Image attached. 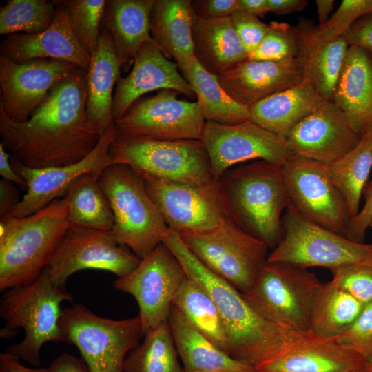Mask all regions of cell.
Returning <instances> with one entry per match:
<instances>
[{"instance_id": "11", "label": "cell", "mask_w": 372, "mask_h": 372, "mask_svg": "<svg viewBox=\"0 0 372 372\" xmlns=\"http://www.w3.org/2000/svg\"><path fill=\"white\" fill-rule=\"evenodd\" d=\"M179 234L204 266L242 293L253 287L267 260V245L227 216L210 231Z\"/></svg>"}, {"instance_id": "20", "label": "cell", "mask_w": 372, "mask_h": 372, "mask_svg": "<svg viewBox=\"0 0 372 372\" xmlns=\"http://www.w3.org/2000/svg\"><path fill=\"white\" fill-rule=\"evenodd\" d=\"M362 137L343 111L326 100L300 121L286 140L295 155L330 165L355 147Z\"/></svg>"}, {"instance_id": "15", "label": "cell", "mask_w": 372, "mask_h": 372, "mask_svg": "<svg viewBox=\"0 0 372 372\" xmlns=\"http://www.w3.org/2000/svg\"><path fill=\"white\" fill-rule=\"evenodd\" d=\"M179 94L163 89L136 101L114 122L118 134L158 141L200 140L206 121L198 104L178 99Z\"/></svg>"}, {"instance_id": "21", "label": "cell", "mask_w": 372, "mask_h": 372, "mask_svg": "<svg viewBox=\"0 0 372 372\" xmlns=\"http://www.w3.org/2000/svg\"><path fill=\"white\" fill-rule=\"evenodd\" d=\"M257 372H368L370 362L334 338L310 331L298 334L276 355L256 366Z\"/></svg>"}, {"instance_id": "27", "label": "cell", "mask_w": 372, "mask_h": 372, "mask_svg": "<svg viewBox=\"0 0 372 372\" xmlns=\"http://www.w3.org/2000/svg\"><path fill=\"white\" fill-rule=\"evenodd\" d=\"M167 322L184 372H257L218 349L173 304Z\"/></svg>"}, {"instance_id": "19", "label": "cell", "mask_w": 372, "mask_h": 372, "mask_svg": "<svg viewBox=\"0 0 372 372\" xmlns=\"http://www.w3.org/2000/svg\"><path fill=\"white\" fill-rule=\"evenodd\" d=\"M118 135L114 122L102 134L94 149L81 161L65 166L34 169L26 167L11 157L14 170L26 183L27 192L10 216L24 217L43 209L64 196L69 186L79 176L92 173L101 177L114 164L110 147Z\"/></svg>"}, {"instance_id": "16", "label": "cell", "mask_w": 372, "mask_h": 372, "mask_svg": "<svg viewBox=\"0 0 372 372\" xmlns=\"http://www.w3.org/2000/svg\"><path fill=\"white\" fill-rule=\"evenodd\" d=\"M200 141L216 179L244 163L262 160L283 165L295 156L285 138L250 120L236 125L206 121Z\"/></svg>"}, {"instance_id": "28", "label": "cell", "mask_w": 372, "mask_h": 372, "mask_svg": "<svg viewBox=\"0 0 372 372\" xmlns=\"http://www.w3.org/2000/svg\"><path fill=\"white\" fill-rule=\"evenodd\" d=\"M197 19L190 0H154L150 14L151 38L178 68L194 57L192 34Z\"/></svg>"}, {"instance_id": "29", "label": "cell", "mask_w": 372, "mask_h": 372, "mask_svg": "<svg viewBox=\"0 0 372 372\" xmlns=\"http://www.w3.org/2000/svg\"><path fill=\"white\" fill-rule=\"evenodd\" d=\"M121 68L112 38L104 29L86 73L87 115L103 134L114 123L113 90L120 78Z\"/></svg>"}, {"instance_id": "32", "label": "cell", "mask_w": 372, "mask_h": 372, "mask_svg": "<svg viewBox=\"0 0 372 372\" xmlns=\"http://www.w3.org/2000/svg\"><path fill=\"white\" fill-rule=\"evenodd\" d=\"M154 0L107 1L103 19L121 67L133 63L141 46L152 40L150 14Z\"/></svg>"}, {"instance_id": "34", "label": "cell", "mask_w": 372, "mask_h": 372, "mask_svg": "<svg viewBox=\"0 0 372 372\" xmlns=\"http://www.w3.org/2000/svg\"><path fill=\"white\" fill-rule=\"evenodd\" d=\"M99 178L96 174L86 173L69 186L63 198L68 203L70 227L112 229L113 213Z\"/></svg>"}, {"instance_id": "56", "label": "cell", "mask_w": 372, "mask_h": 372, "mask_svg": "<svg viewBox=\"0 0 372 372\" xmlns=\"http://www.w3.org/2000/svg\"><path fill=\"white\" fill-rule=\"evenodd\" d=\"M369 227L372 228V216H371L370 222H369Z\"/></svg>"}, {"instance_id": "14", "label": "cell", "mask_w": 372, "mask_h": 372, "mask_svg": "<svg viewBox=\"0 0 372 372\" xmlns=\"http://www.w3.org/2000/svg\"><path fill=\"white\" fill-rule=\"evenodd\" d=\"M140 261L118 242L112 231L70 227L46 269L52 284L66 290L68 279L78 271L105 270L122 278L135 269Z\"/></svg>"}, {"instance_id": "38", "label": "cell", "mask_w": 372, "mask_h": 372, "mask_svg": "<svg viewBox=\"0 0 372 372\" xmlns=\"http://www.w3.org/2000/svg\"><path fill=\"white\" fill-rule=\"evenodd\" d=\"M144 337L127 355L124 372H184L167 322Z\"/></svg>"}, {"instance_id": "54", "label": "cell", "mask_w": 372, "mask_h": 372, "mask_svg": "<svg viewBox=\"0 0 372 372\" xmlns=\"http://www.w3.org/2000/svg\"><path fill=\"white\" fill-rule=\"evenodd\" d=\"M238 10L258 17H262L269 12L267 0H238Z\"/></svg>"}, {"instance_id": "35", "label": "cell", "mask_w": 372, "mask_h": 372, "mask_svg": "<svg viewBox=\"0 0 372 372\" xmlns=\"http://www.w3.org/2000/svg\"><path fill=\"white\" fill-rule=\"evenodd\" d=\"M364 305L332 280L322 284L313 300L309 331L335 338L358 318Z\"/></svg>"}, {"instance_id": "18", "label": "cell", "mask_w": 372, "mask_h": 372, "mask_svg": "<svg viewBox=\"0 0 372 372\" xmlns=\"http://www.w3.org/2000/svg\"><path fill=\"white\" fill-rule=\"evenodd\" d=\"M79 68L62 60L17 63L0 55V109L14 121H28L50 90Z\"/></svg>"}, {"instance_id": "30", "label": "cell", "mask_w": 372, "mask_h": 372, "mask_svg": "<svg viewBox=\"0 0 372 372\" xmlns=\"http://www.w3.org/2000/svg\"><path fill=\"white\" fill-rule=\"evenodd\" d=\"M325 101L304 80L250 106V121L286 139L300 121Z\"/></svg>"}, {"instance_id": "41", "label": "cell", "mask_w": 372, "mask_h": 372, "mask_svg": "<svg viewBox=\"0 0 372 372\" xmlns=\"http://www.w3.org/2000/svg\"><path fill=\"white\" fill-rule=\"evenodd\" d=\"M298 29L287 23L272 21L258 46L247 55L251 61H289L297 59Z\"/></svg>"}, {"instance_id": "22", "label": "cell", "mask_w": 372, "mask_h": 372, "mask_svg": "<svg viewBox=\"0 0 372 372\" xmlns=\"http://www.w3.org/2000/svg\"><path fill=\"white\" fill-rule=\"evenodd\" d=\"M113 96V121L120 119L143 94L170 89L189 98L195 94L179 72L176 63L170 61L152 40L141 48L130 74L120 77Z\"/></svg>"}, {"instance_id": "4", "label": "cell", "mask_w": 372, "mask_h": 372, "mask_svg": "<svg viewBox=\"0 0 372 372\" xmlns=\"http://www.w3.org/2000/svg\"><path fill=\"white\" fill-rule=\"evenodd\" d=\"M66 200L24 217L0 218V291L28 285L47 267L69 229Z\"/></svg>"}, {"instance_id": "46", "label": "cell", "mask_w": 372, "mask_h": 372, "mask_svg": "<svg viewBox=\"0 0 372 372\" xmlns=\"http://www.w3.org/2000/svg\"><path fill=\"white\" fill-rule=\"evenodd\" d=\"M362 196L364 205L351 220L345 235L349 239L358 242H364L372 216V180H369L366 184L362 191Z\"/></svg>"}, {"instance_id": "43", "label": "cell", "mask_w": 372, "mask_h": 372, "mask_svg": "<svg viewBox=\"0 0 372 372\" xmlns=\"http://www.w3.org/2000/svg\"><path fill=\"white\" fill-rule=\"evenodd\" d=\"M339 344L372 362V302L365 305L353 322L334 338Z\"/></svg>"}, {"instance_id": "51", "label": "cell", "mask_w": 372, "mask_h": 372, "mask_svg": "<svg viewBox=\"0 0 372 372\" xmlns=\"http://www.w3.org/2000/svg\"><path fill=\"white\" fill-rule=\"evenodd\" d=\"M269 12L282 15L303 10L306 0H267Z\"/></svg>"}, {"instance_id": "48", "label": "cell", "mask_w": 372, "mask_h": 372, "mask_svg": "<svg viewBox=\"0 0 372 372\" xmlns=\"http://www.w3.org/2000/svg\"><path fill=\"white\" fill-rule=\"evenodd\" d=\"M349 46L372 52V11L358 19L342 36Z\"/></svg>"}, {"instance_id": "53", "label": "cell", "mask_w": 372, "mask_h": 372, "mask_svg": "<svg viewBox=\"0 0 372 372\" xmlns=\"http://www.w3.org/2000/svg\"><path fill=\"white\" fill-rule=\"evenodd\" d=\"M0 370L3 372H48V369L45 367L31 369L25 366L6 352L0 354Z\"/></svg>"}, {"instance_id": "25", "label": "cell", "mask_w": 372, "mask_h": 372, "mask_svg": "<svg viewBox=\"0 0 372 372\" xmlns=\"http://www.w3.org/2000/svg\"><path fill=\"white\" fill-rule=\"evenodd\" d=\"M296 28L299 34L297 59L304 80L325 100L333 101L349 46L342 37H320L316 26L307 19H302Z\"/></svg>"}, {"instance_id": "17", "label": "cell", "mask_w": 372, "mask_h": 372, "mask_svg": "<svg viewBox=\"0 0 372 372\" xmlns=\"http://www.w3.org/2000/svg\"><path fill=\"white\" fill-rule=\"evenodd\" d=\"M141 176L167 227L178 234L210 231L226 216L218 179L188 184Z\"/></svg>"}, {"instance_id": "58", "label": "cell", "mask_w": 372, "mask_h": 372, "mask_svg": "<svg viewBox=\"0 0 372 372\" xmlns=\"http://www.w3.org/2000/svg\"><path fill=\"white\" fill-rule=\"evenodd\" d=\"M0 372H3V371L0 370Z\"/></svg>"}, {"instance_id": "42", "label": "cell", "mask_w": 372, "mask_h": 372, "mask_svg": "<svg viewBox=\"0 0 372 372\" xmlns=\"http://www.w3.org/2000/svg\"><path fill=\"white\" fill-rule=\"evenodd\" d=\"M371 11L372 0H343L324 25L316 26V32L325 39L342 37L358 19Z\"/></svg>"}, {"instance_id": "9", "label": "cell", "mask_w": 372, "mask_h": 372, "mask_svg": "<svg viewBox=\"0 0 372 372\" xmlns=\"http://www.w3.org/2000/svg\"><path fill=\"white\" fill-rule=\"evenodd\" d=\"M110 154L114 164L127 165L141 176L188 184L215 179L200 140L158 141L118 134Z\"/></svg>"}, {"instance_id": "49", "label": "cell", "mask_w": 372, "mask_h": 372, "mask_svg": "<svg viewBox=\"0 0 372 372\" xmlns=\"http://www.w3.org/2000/svg\"><path fill=\"white\" fill-rule=\"evenodd\" d=\"M14 183L6 179L0 180V218L10 215L21 199Z\"/></svg>"}, {"instance_id": "12", "label": "cell", "mask_w": 372, "mask_h": 372, "mask_svg": "<svg viewBox=\"0 0 372 372\" xmlns=\"http://www.w3.org/2000/svg\"><path fill=\"white\" fill-rule=\"evenodd\" d=\"M187 278L180 261L163 242L113 287L132 295L137 302L142 335L167 322L173 300Z\"/></svg>"}, {"instance_id": "47", "label": "cell", "mask_w": 372, "mask_h": 372, "mask_svg": "<svg viewBox=\"0 0 372 372\" xmlns=\"http://www.w3.org/2000/svg\"><path fill=\"white\" fill-rule=\"evenodd\" d=\"M192 5L199 19L230 17L238 10V0H196Z\"/></svg>"}, {"instance_id": "5", "label": "cell", "mask_w": 372, "mask_h": 372, "mask_svg": "<svg viewBox=\"0 0 372 372\" xmlns=\"http://www.w3.org/2000/svg\"><path fill=\"white\" fill-rule=\"evenodd\" d=\"M66 290L54 286L46 268L33 282L3 292L0 300V316L6 322L0 337L10 339L22 328L25 338L8 347L6 353L32 366L41 364L40 351L48 342H64L59 320L61 304L72 301Z\"/></svg>"}, {"instance_id": "37", "label": "cell", "mask_w": 372, "mask_h": 372, "mask_svg": "<svg viewBox=\"0 0 372 372\" xmlns=\"http://www.w3.org/2000/svg\"><path fill=\"white\" fill-rule=\"evenodd\" d=\"M372 169V127L358 145L342 158L327 165L328 174L343 196L353 219L360 211L362 191Z\"/></svg>"}, {"instance_id": "52", "label": "cell", "mask_w": 372, "mask_h": 372, "mask_svg": "<svg viewBox=\"0 0 372 372\" xmlns=\"http://www.w3.org/2000/svg\"><path fill=\"white\" fill-rule=\"evenodd\" d=\"M0 174L3 179L17 184L21 187H26V183L13 169L10 161L9 154L2 144L0 143Z\"/></svg>"}, {"instance_id": "24", "label": "cell", "mask_w": 372, "mask_h": 372, "mask_svg": "<svg viewBox=\"0 0 372 372\" xmlns=\"http://www.w3.org/2000/svg\"><path fill=\"white\" fill-rule=\"evenodd\" d=\"M217 79L234 100L247 107L304 80L298 59L282 62L246 59Z\"/></svg>"}, {"instance_id": "13", "label": "cell", "mask_w": 372, "mask_h": 372, "mask_svg": "<svg viewBox=\"0 0 372 372\" xmlns=\"http://www.w3.org/2000/svg\"><path fill=\"white\" fill-rule=\"evenodd\" d=\"M282 169L289 205L313 223L345 236L352 218L327 165L295 155Z\"/></svg>"}, {"instance_id": "23", "label": "cell", "mask_w": 372, "mask_h": 372, "mask_svg": "<svg viewBox=\"0 0 372 372\" xmlns=\"http://www.w3.org/2000/svg\"><path fill=\"white\" fill-rule=\"evenodd\" d=\"M56 13L52 25L37 34L14 33L6 35L0 43V55L21 63L35 59H57L87 70L91 56L78 41L62 1H56Z\"/></svg>"}, {"instance_id": "55", "label": "cell", "mask_w": 372, "mask_h": 372, "mask_svg": "<svg viewBox=\"0 0 372 372\" xmlns=\"http://www.w3.org/2000/svg\"><path fill=\"white\" fill-rule=\"evenodd\" d=\"M333 0H316V4L318 18V27L324 25L327 21L334 6Z\"/></svg>"}, {"instance_id": "45", "label": "cell", "mask_w": 372, "mask_h": 372, "mask_svg": "<svg viewBox=\"0 0 372 372\" xmlns=\"http://www.w3.org/2000/svg\"><path fill=\"white\" fill-rule=\"evenodd\" d=\"M230 17L248 55L260 43L267 32L269 25L262 22L258 17L239 10Z\"/></svg>"}, {"instance_id": "3", "label": "cell", "mask_w": 372, "mask_h": 372, "mask_svg": "<svg viewBox=\"0 0 372 372\" xmlns=\"http://www.w3.org/2000/svg\"><path fill=\"white\" fill-rule=\"evenodd\" d=\"M226 216L273 249L289 205L282 165L256 160L234 166L218 178Z\"/></svg>"}, {"instance_id": "26", "label": "cell", "mask_w": 372, "mask_h": 372, "mask_svg": "<svg viewBox=\"0 0 372 372\" xmlns=\"http://www.w3.org/2000/svg\"><path fill=\"white\" fill-rule=\"evenodd\" d=\"M333 101L361 135L372 127V52L349 46Z\"/></svg>"}, {"instance_id": "50", "label": "cell", "mask_w": 372, "mask_h": 372, "mask_svg": "<svg viewBox=\"0 0 372 372\" xmlns=\"http://www.w3.org/2000/svg\"><path fill=\"white\" fill-rule=\"evenodd\" d=\"M48 369V372H90L83 359L68 353L56 357Z\"/></svg>"}, {"instance_id": "57", "label": "cell", "mask_w": 372, "mask_h": 372, "mask_svg": "<svg viewBox=\"0 0 372 372\" xmlns=\"http://www.w3.org/2000/svg\"><path fill=\"white\" fill-rule=\"evenodd\" d=\"M370 369H371V371L372 372V362L370 363Z\"/></svg>"}, {"instance_id": "39", "label": "cell", "mask_w": 372, "mask_h": 372, "mask_svg": "<svg viewBox=\"0 0 372 372\" xmlns=\"http://www.w3.org/2000/svg\"><path fill=\"white\" fill-rule=\"evenodd\" d=\"M45 0H8L0 8V34H37L53 23L56 6Z\"/></svg>"}, {"instance_id": "7", "label": "cell", "mask_w": 372, "mask_h": 372, "mask_svg": "<svg viewBox=\"0 0 372 372\" xmlns=\"http://www.w3.org/2000/svg\"><path fill=\"white\" fill-rule=\"evenodd\" d=\"M322 284L307 268L267 261L253 287L242 294L265 320L291 331L307 332L312 304Z\"/></svg>"}, {"instance_id": "2", "label": "cell", "mask_w": 372, "mask_h": 372, "mask_svg": "<svg viewBox=\"0 0 372 372\" xmlns=\"http://www.w3.org/2000/svg\"><path fill=\"white\" fill-rule=\"evenodd\" d=\"M162 242L180 261L187 276L199 283L216 305L225 327L229 355L232 358L256 367L300 333L260 317L240 291L197 259L178 232L167 228L163 234Z\"/></svg>"}, {"instance_id": "8", "label": "cell", "mask_w": 372, "mask_h": 372, "mask_svg": "<svg viewBox=\"0 0 372 372\" xmlns=\"http://www.w3.org/2000/svg\"><path fill=\"white\" fill-rule=\"evenodd\" d=\"M282 235L268 262H287L331 271L350 265L372 267V242L353 241L309 220L288 205L282 218Z\"/></svg>"}, {"instance_id": "31", "label": "cell", "mask_w": 372, "mask_h": 372, "mask_svg": "<svg viewBox=\"0 0 372 372\" xmlns=\"http://www.w3.org/2000/svg\"><path fill=\"white\" fill-rule=\"evenodd\" d=\"M194 57L215 76L247 59L231 17L198 18L193 30Z\"/></svg>"}, {"instance_id": "44", "label": "cell", "mask_w": 372, "mask_h": 372, "mask_svg": "<svg viewBox=\"0 0 372 372\" xmlns=\"http://www.w3.org/2000/svg\"><path fill=\"white\" fill-rule=\"evenodd\" d=\"M331 273L332 280L364 306L372 302V267L350 265Z\"/></svg>"}, {"instance_id": "40", "label": "cell", "mask_w": 372, "mask_h": 372, "mask_svg": "<svg viewBox=\"0 0 372 372\" xmlns=\"http://www.w3.org/2000/svg\"><path fill=\"white\" fill-rule=\"evenodd\" d=\"M73 32L82 48L91 55L96 48L101 34L107 1L63 0Z\"/></svg>"}, {"instance_id": "1", "label": "cell", "mask_w": 372, "mask_h": 372, "mask_svg": "<svg viewBox=\"0 0 372 372\" xmlns=\"http://www.w3.org/2000/svg\"><path fill=\"white\" fill-rule=\"evenodd\" d=\"M86 73L79 68L57 83L25 122L0 109L1 144L12 157L43 169L76 163L94 149L103 133L87 115Z\"/></svg>"}, {"instance_id": "36", "label": "cell", "mask_w": 372, "mask_h": 372, "mask_svg": "<svg viewBox=\"0 0 372 372\" xmlns=\"http://www.w3.org/2000/svg\"><path fill=\"white\" fill-rule=\"evenodd\" d=\"M172 304L201 334L229 355L228 338L222 318L211 298L199 283L187 277Z\"/></svg>"}, {"instance_id": "33", "label": "cell", "mask_w": 372, "mask_h": 372, "mask_svg": "<svg viewBox=\"0 0 372 372\" xmlns=\"http://www.w3.org/2000/svg\"><path fill=\"white\" fill-rule=\"evenodd\" d=\"M179 70L196 96L205 121L236 125L250 120L249 107L234 100L221 87L217 76L205 70L194 57Z\"/></svg>"}, {"instance_id": "10", "label": "cell", "mask_w": 372, "mask_h": 372, "mask_svg": "<svg viewBox=\"0 0 372 372\" xmlns=\"http://www.w3.org/2000/svg\"><path fill=\"white\" fill-rule=\"evenodd\" d=\"M59 325L64 342L79 349L90 372H124L127 355L143 336L138 316L112 320L81 304L63 309Z\"/></svg>"}, {"instance_id": "6", "label": "cell", "mask_w": 372, "mask_h": 372, "mask_svg": "<svg viewBox=\"0 0 372 372\" xmlns=\"http://www.w3.org/2000/svg\"><path fill=\"white\" fill-rule=\"evenodd\" d=\"M99 182L113 213L115 238L140 260L145 258L162 242L168 227L143 178L130 166L114 163L103 172Z\"/></svg>"}, {"instance_id": "59", "label": "cell", "mask_w": 372, "mask_h": 372, "mask_svg": "<svg viewBox=\"0 0 372 372\" xmlns=\"http://www.w3.org/2000/svg\"><path fill=\"white\" fill-rule=\"evenodd\" d=\"M368 372H371V370H370V371H368Z\"/></svg>"}]
</instances>
